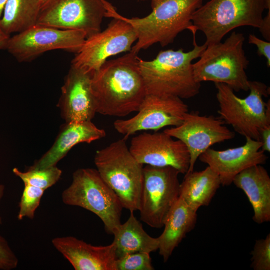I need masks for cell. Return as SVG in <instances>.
I'll list each match as a JSON object with an SVG mask.
<instances>
[{
    "label": "cell",
    "instance_id": "1",
    "mask_svg": "<svg viewBox=\"0 0 270 270\" xmlns=\"http://www.w3.org/2000/svg\"><path fill=\"white\" fill-rule=\"evenodd\" d=\"M138 54L131 51L106 60L91 82L96 112L122 117L138 112L146 94Z\"/></svg>",
    "mask_w": 270,
    "mask_h": 270
},
{
    "label": "cell",
    "instance_id": "2",
    "mask_svg": "<svg viewBox=\"0 0 270 270\" xmlns=\"http://www.w3.org/2000/svg\"><path fill=\"white\" fill-rule=\"evenodd\" d=\"M193 48L188 52L182 48L160 50L151 60L140 58L139 66L146 94L173 96L188 99L196 96L201 83L194 76L192 61L199 58L206 48L196 42L197 30L192 25Z\"/></svg>",
    "mask_w": 270,
    "mask_h": 270
},
{
    "label": "cell",
    "instance_id": "3",
    "mask_svg": "<svg viewBox=\"0 0 270 270\" xmlns=\"http://www.w3.org/2000/svg\"><path fill=\"white\" fill-rule=\"evenodd\" d=\"M204 0H151L152 10L142 18L116 14L133 28L137 40L131 52L138 54L155 44L162 47L172 43L177 36L192 26V16Z\"/></svg>",
    "mask_w": 270,
    "mask_h": 270
},
{
    "label": "cell",
    "instance_id": "4",
    "mask_svg": "<svg viewBox=\"0 0 270 270\" xmlns=\"http://www.w3.org/2000/svg\"><path fill=\"white\" fill-rule=\"evenodd\" d=\"M214 86L219 118L240 135L260 141L262 131L270 126V100H263L270 94V88L262 82L250 80V94L242 98L224 84Z\"/></svg>",
    "mask_w": 270,
    "mask_h": 270
},
{
    "label": "cell",
    "instance_id": "5",
    "mask_svg": "<svg viewBox=\"0 0 270 270\" xmlns=\"http://www.w3.org/2000/svg\"><path fill=\"white\" fill-rule=\"evenodd\" d=\"M243 34L234 31L224 41L207 46L193 64L196 80L224 84L234 92L249 90L246 72L249 64L244 49Z\"/></svg>",
    "mask_w": 270,
    "mask_h": 270
},
{
    "label": "cell",
    "instance_id": "6",
    "mask_svg": "<svg viewBox=\"0 0 270 270\" xmlns=\"http://www.w3.org/2000/svg\"><path fill=\"white\" fill-rule=\"evenodd\" d=\"M265 10H270L266 0H210L196 10L192 21L204 34L207 46L220 42L236 28H258Z\"/></svg>",
    "mask_w": 270,
    "mask_h": 270
},
{
    "label": "cell",
    "instance_id": "7",
    "mask_svg": "<svg viewBox=\"0 0 270 270\" xmlns=\"http://www.w3.org/2000/svg\"><path fill=\"white\" fill-rule=\"evenodd\" d=\"M126 139L124 137L97 150L94 162L100 175L118 196L123 208L134 212L139 208L144 167L130 151Z\"/></svg>",
    "mask_w": 270,
    "mask_h": 270
},
{
    "label": "cell",
    "instance_id": "8",
    "mask_svg": "<svg viewBox=\"0 0 270 270\" xmlns=\"http://www.w3.org/2000/svg\"><path fill=\"white\" fill-rule=\"evenodd\" d=\"M62 199L65 204L80 206L94 214L108 233L112 234L121 224V202L96 169L81 168L74 172L72 182L62 192Z\"/></svg>",
    "mask_w": 270,
    "mask_h": 270
},
{
    "label": "cell",
    "instance_id": "9",
    "mask_svg": "<svg viewBox=\"0 0 270 270\" xmlns=\"http://www.w3.org/2000/svg\"><path fill=\"white\" fill-rule=\"evenodd\" d=\"M104 5L105 17L112 20L104 30L86 38L71 63L88 72L98 70L112 56L130 52L137 40L133 28L116 14L115 7L106 0Z\"/></svg>",
    "mask_w": 270,
    "mask_h": 270
},
{
    "label": "cell",
    "instance_id": "10",
    "mask_svg": "<svg viewBox=\"0 0 270 270\" xmlns=\"http://www.w3.org/2000/svg\"><path fill=\"white\" fill-rule=\"evenodd\" d=\"M180 172L170 166L146 165L140 198V220L156 228L164 226L172 208L179 198Z\"/></svg>",
    "mask_w": 270,
    "mask_h": 270
},
{
    "label": "cell",
    "instance_id": "11",
    "mask_svg": "<svg viewBox=\"0 0 270 270\" xmlns=\"http://www.w3.org/2000/svg\"><path fill=\"white\" fill-rule=\"evenodd\" d=\"M106 12L104 0H44L36 24L80 30L88 37L101 30Z\"/></svg>",
    "mask_w": 270,
    "mask_h": 270
},
{
    "label": "cell",
    "instance_id": "12",
    "mask_svg": "<svg viewBox=\"0 0 270 270\" xmlns=\"http://www.w3.org/2000/svg\"><path fill=\"white\" fill-rule=\"evenodd\" d=\"M87 36L80 30L36 24L10 36L6 50L19 62H29L52 50L78 52Z\"/></svg>",
    "mask_w": 270,
    "mask_h": 270
},
{
    "label": "cell",
    "instance_id": "13",
    "mask_svg": "<svg viewBox=\"0 0 270 270\" xmlns=\"http://www.w3.org/2000/svg\"><path fill=\"white\" fill-rule=\"evenodd\" d=\"M188 112V105L180 98L146 94L134 116L127 120H118L114 126L128 138L138 131H157L166 126H178Z\"/></svg>",
    "mask_w": 270,
    "mask_h": 270
},
{
    "label": "cell",
    "instance_id": "14",
    "mask_svg": "<svg viewBox=\"0 0 270 270\" xmlns=\"http://www.w3.org/2000/svg\"><path fill=\"white\" fill-rule=\"evenodd\" d=\"M224 124L220 118L201 116L198 112H188L180 125L164 132L180 140L186 146L190 158L187 172H190L194 170L199 156L211 146L234 137V132Z\"/></svg>",
    "mask_w": 270,
    "mask_h": 270
},
{
    "label": "cell",
    "instance_id": "15",
    "mask_svg": "<svg viewBox=\"0 0 270 270\" xmlns=\"http://www.w3.org/2000/svg\"><path fill=\"white\" fill-rule=\"evenodd\" d=\"M163 132H142L134 136L128 148L140 163L156 166H170L180 174L187 172L190 154L180 140Z\"/></svg>",
    "mask_w": 270,
    "mask_h": 270
},
{
    "label": "cell",
    "instance_id": "16",
    "mask_svg": "<svg viewBox=\"0 0 270 270\" xmlns=\"http://www.w3.org/2000/svg\"><path fill=\"white\" fill-rule=\"evenodd\" d=\"M246 138L243 146L223 150L210 148L198 157L217 174L222 186L230 185L240 172L251 166L264 164L268 158L261 150L260 141Z\"/></svg>",
    "mask_w": 270,
    "mask_h": 270
},
{
    "label": "cell",
    "instance_id": "17",
    "mask_svg": "<svg viewBox=\"0 0 270 270\" xmlns=\"http://www.w3.org/2000/svg\"><path fill=\"white\" fill-rule=\"evenodd\" d=\"M93 74L71 65L58 102L66 122L92 120L96 113L91 86Z\"/></svg>",
    "mask_w": 270,
    "mask_h": 270
},
{
    "label": "cell",
    "instance_id": "18",
    "mask_svg": "<svg viewBox=\"0 0 270 270\" xmlns=\"http://www.w3.org/2000/svg\"><path fill=\"white\" fill-rule=\"evenodd\" d=\"M52 245L75 270H116V246H95L72 236L56 237Z\"/></svg>",
    "mask_w": 270,
    "mask_h": 270
},
{
    "label": "cell",
    "instance_id": "19",
    "mask_svg": "<svg viewBox=\"0 0 270 270\" xmlns=\"http://www.w3.org/2000/svg\"><path fill=\"white\" fill-rule=\"evenodd\" d=\"M106 134L104 130L98 128L92 120L66 122L51 148L30 168L42 169L56 166L76 144L90 143Z\"/></svg>",
    "mask_w": 270,
    "mask_h": 270
},
{
    "label": "cell",
    "instance_id": "20",
    "mask_svg": "<svg viewBox=\"0 0 270 270\" xmlns=\"http://www.w3.org/2000/svg\"><path fill=\"white\" fill-rule=\"evenodd\" d=\"M232 183L244 191L254 210L252 219L261 224L270 220V177L262 166H251L238 174Z\"/></svg>",
    "mask_w": 270,
    "mask_h": 270
},
{
    "label": "cell",
    "instance_id": "21",
    "mask_svg": "<svg viewBox=\"0 0 270 270\" xmlns=\"http://www.w3.org/2000/svg\"><path fill=\"white\" fill-rule=\"evenodd\" d=\"M196 220L197 210L179 196L165 221L163 232L158 237L159 254L164 262L168 261L186 234L194 229Z\"/></svg>",
    "mask_w": 270,
    "mask_h": 270
},
{
    "label": "cell",
    "instance_id": "22",
    "mask_svg": "<svg viewBox=\"0 0 270 270\" xmlns=\"http://www.w3.org/2000/svg\"><path fill=\"white\" fill-rule=\"evenodd\" d=\"M184 174L180 185L179 196L197 210L200 206H208L221 185L217 174L208 166L202 170Z\"/></svg>",
    "mask_w": 270,
    "mask_h": 270
},
{
    "label": "cell",
    "instance_id": "23",
    "mask_svg": "<svg viewBox=\"0 0 270 270\" xmlns=\"http://www.w3.org/2000/svg\"><path fill=\"white\" fill-rule=\"evenodd\" d=\"M130 212L128 220L120 224L112 234L117 258L129 253L150 254L158 248V238H153L148 234L134 216V212Z\"/></svg>",
    "mask_w": 270,
    "mask_h": 270
},
{
    "label": "cell",
    "instance_id": "24",
    "mask_svg": "<svg viewBox=\"0 0 270 270\" xmlns=\"http://www.w3.org/2000/svg\"><path fill=\"white\" fill-rule=\"evenodd\" d=\"M41 4L39 0H7L0 21V28L10 35L36 24Z\"/></svg>",
    "mask_w": 270,
    "mask_h": 270
},
{
    "label": "cell",
    "instance_id": "25",
    "mask_svg": "<svg viewBox=\"0 0 270 270\" xmlns=\"http://www.w3.org/2000/svg\"><path fill=\"white\" fill-rule=\"evenodd\" d=\"M14 174L27 184L44 190L54 185L60 179L62 171L56 166L42 169L29 168L27 171L22 172L14 168Z\"/></svg>",
    "mask_w": 270,
    "mask_h": 270
},
{
    "label": "cell",
    "instance_id": "26",
    "mask_svg": "<svg viewBox=\"0 0 270 270\" xmlns=\"http://www.w3.org/2000/svg\"><path fill=\"white\" fill-rule=\"evenodd\" d=\"M24 187L19 203L18 218H24L33 219L38 207L44 190L32 186L24 184Z\"/></svg>",
    "mask_w": 270,
    "mask_h": 270
},
{
    "label": "cell",
    "instance_id": "27",
    "mask_svg": "<svg viewBox=\"0 0 270 270\" xmlns=\"http://www.w3.org/2000/svg\"><path fill=\"white\" fill-rule=\"evenodd\" d=\"M116 270H153L150 254L132 252L124 254L116 259Z\"/></svg>",
    "mask_w": 270,
    "mask_h": 270
},
{
    "label": "cell",
    "instance_id": "28",
    "mask_svg": "<svg viewBox=\"0 0 270 270\" xmlns=\"http://www.w3.org/2000/svg\"><path fill=\"white\" fill-rule=\"evenodd\" d=\"M252 254L250 266L254 270H270V234L256 240Z\"/></svg>",
    "mask_w": 270,
    "mask_h": 270
},
{
    "label": "cell",
    "instance_id": "29",
    "mask_svg": "<svg viewBox=\"0 0 270 270\" xmlns=\"http://www.w3.org/2000/svg\"><path fill=\"white\" fill-rule=\"evenodd\" d=\"M18 260L7 240L0 236V270H11L16 268Z\"/></svg>",
    "mask_w": 270,
    "mask_h": 270
},
{
    "label": "cell",
    "instance_id": "30",
    "mask_svg": "<svg viewBox=\"0 0 270 270\" xmlns=\"http://www.w3.org/2000/svg\"><path fill=\"white\" fill-rule=\"evenodd\" d=\"M248 42L255 45L258 48V54L263 56L266 60V66H270V42L259 38L254 34H250Z\"/></svg>",
    "mask_w": 270,
    "mask_h": 270
},
{
    "label": "cell",
    "instance_id": "31",
    "mask_svg": "<svg viewBox=\"0 0 270 270\" xmlns=\"http://www.w3.org/2000/svg\"><path fill=\"white\" fill-rule=\"evenodd\" d=\"M258 29L266 40L270 42V10H268L266 15L263 17L262 24Z\"/></svg>",
    "mask_w": 270,
    "mask_h": 270
},
{
    "label": "cell",
    "instance_id": "32",
    "mask_svg": "<svg viewBox=\"0 0 270 270\" xmlns=\"http://www.w3.org/2000/svg\"><path fill=\"white\" fill-rule=\"evenodd\" d=\"M261 150L264 152H270V126L264 128L261 132Z\"/></svg>",
    "mask_w": 270,
    "mask_h": 270
},
{
    "label": "cell",
    "instance_id": "33",
    "mask_svg": "<svg viewBox=\"0 0 270 270\" xmlns=\"http://www.w3.org/2000/svg\"><path fill=\"white\" fill-rule=\"evenodd\" d=\"M10 35L8 34L0 28V50H6Z\"/></svg>",
    "mask_w": 270,
    "mask_h": 270
},
{
    "label": "cell",
    "instance_id": "34",
    "mask_svg": "<svg viewBox=\"0 0 270 270\" xmlns=\"http://www.w3.org/2000/svg\"><path fill=\"white\" fill-rule=\"evenodd\" d=\"M5 187L2 184H0V202L4 194ZM2 224V219L0 214V225Z\"/></svg>",
    "mask_w": 270,
    "mask_h": 270
},
{
    "label": "cell",
    "instance_id": "35",
    "mask_svg": "<svg viewBox=\"0 0 270 270\" xmlns=\"http://www.w3.org/2000/svg\"><path fill=\"white\" fill-rule=\"evenodd\" d=\"M7 0H0V21L2 15L4 6Z\"/></svg>",
    "mask_w": 270,
    "mask_h": 270
},
{
    "label": "cell",
    "instance_id": "36",
    "mask_svg": "<svg viewBox=\"0 0 270 270\" xmlns=\"http://www.w3.org/2000/svg\"><path fill=\"white\" fill-rule=\"evenodd\" d=\"M42 3L44 0H39Z\"/></svg>",
    "mask_w": 270,
    "mask_h": 270
},
{
    "label": "cell",
    "instance_id": "37",
    "mask_svg": "<svg viewBox=\"0 0 270 270\" xmlns=\"http://www.w3.org/2000/svg\"><path fill=\"white\" fill-rule=\"evenodd\" d=\"M142 0V1H146V0Z\"/></svg>",
    "mask_w": 270,
    "mask_h": 270
}]
</instances>
